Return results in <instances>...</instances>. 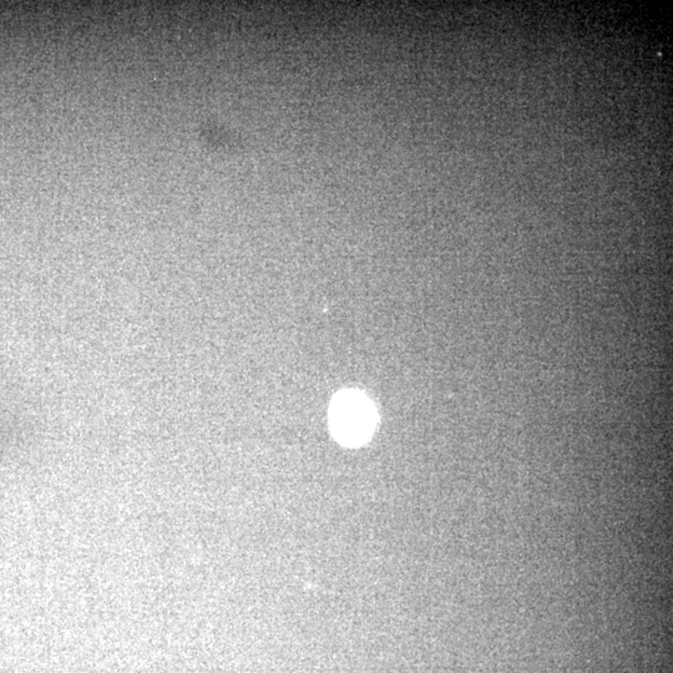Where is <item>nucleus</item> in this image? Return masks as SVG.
<instances>
[{
    "instance_id": "f257e3e1",
    "label": "nucleus",
    "mask_w": 673,
    "mask_h": 673,
    "mask_svg": "<svg viewBox=\"0 0 673 673\" xmlns=\"http://www.w3.org/2000/svg\"><path fill=\"white\" fill-rule=\"evenodd\" d=\"M331 426L339 442L355 447L368 440L377 415L370 399L358 392L338 394L331 407Z\"/></svg>"
}]
</instances>
